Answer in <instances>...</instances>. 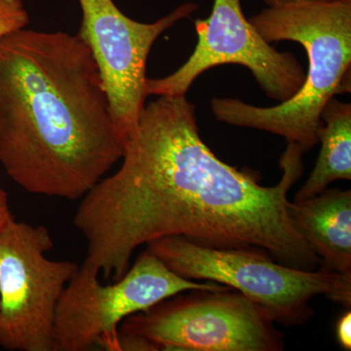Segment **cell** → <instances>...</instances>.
Masks as SVG:
<instances>
[{
    "instance_id": "cell-1",
    "label": "cell",
    "mask_w": 351,
    "mask_h": 351,
    "mask_svg": "<svg viewBox=\"0 0 351 351\" xmlns=\"http://www.w3.org/2000/svg\"><path fill=\"white\" fill-rule=\"evenodd\" d=\"M304 151L288 143L274 186L261 175L219 160L200 137L195 108L184 96L145 104L123 145L121 166L83 196L73 218L87 244L85 262L119 280L134 252L166 237L221 248L265 252L294 269L320 258L287 213L288 193L304 173Z\"/></svg>"
},
{
    "instance_id": "cell-4",
    "label": "cell",
    "mask_w": 351,
    "mask_h": 351,
    "mask_svg": "<svg viewBox=\"0 0 351 351\" xmlns=\"http://www.w3.org/2000/svg\"><path fill=\"white\" fill-rule=\"evenodd\" d=\"M145 246L180 276L234 289L283 326L308 322L314 315L309 302L316 295L351 306V276L339 272L294 269L263 251L209 246L182 237H162Z\"/></svg>"
},
{
    "instance_id": "cell-13",
    "label": "cell",
    "mask_w": 351,
    "mask_h": 351,
    "mask_svg": "<svg viewBox=\"0 0 351 351\" xmlns=\"http://www.w3.org/2000/svg\"><path fill=\"white\" fill-rule=\"evenodd\" d=\"M336 336L339 345L343 350H351V313L346 311L339 317L336 327Z\"/></svg>"
},
{
    "instance_id": "cell-11",
    "label": "cell",
    "mask_w": 351,
    "mask_h": 351,
    "mask_svg": "<svg viewBox=\"0 0 351 351\" xmlns=\"http://www.w3.org/2000/svg\"><path fill=\"white\" fill-rule=\"evenodd\" d=\"M321 149L314 169L294 201L319 195L332 182L351 179V105L332 97L321 113Z\"/></svg>"
},
{
    "instance_id": "cell-6",
    "label": "cell",
    "mask_w": 351,
    "mask_h": 351,
    "mask_svg": "<svg viewBox=\"0 0 351 351\" xmlns=\"http://www.w3.org/2000/svg\"><path fill=\"white\" fill-rule=\"evenodd\" d=\"M265 307L230 287L191 290L127 317L119 334L157 350L281 351L284 336Z\"/></svg>"
},
{
    "instance_id": "cell-15",
    "label": "cell",
    "mask_w": 351,
    "mask_h": 351,
    "mask_svg": "<svg viewBox=\"0 0 351 351\" xmlns=\"http://www.w3.org/2000/svg\"><path fill=\"white\" fill-rule=\"evenodd\" d=\"M269 6L281 5V4L291 3V2L306 1V0H263Z\"/></svg>"
},
{
    "instance_id": "cell-2",
    "label": "cell",
    "mask_w": 351,
    "mask_h": 351,
    "mask_svg": "<svg viewBox=\"0 0 351 351\" xmlns=\"http://www.w3.org/2000/svg\"><path fill=\"white\" fill-rule=\"evenodd\" d=\"M123 154L91 51L77 34L0 38V163L32 195L82 199Z\"/></svg>"
},
{
    "instance_id": "cell-12",
    "label": "cell",
    "mask_w": 351,
    "mask_h": 351,
    "mask_svg": "<svg viewBox=\"0 0 351 351\" xmlns=\"http://www.w3.org/2000/svg\"><path fill=\"white\" fill-rule=\"evenodd\" d=\"M29 24V15L22 0H0V38Z\"/></svg>"
},
{
    "instance_id": "cell-5",
    "label": "cell",
    "mask_w": 351,
    "mask_h": 351,
    "mask_svg": "<svg viewBox=\"0 0 351 351\" xmlns=\"http://www.w3.org/2000/svg\"><path fill=\"white\" fill-rule=\"evenodd\" d=\"M99 274L84 261L64 289L55 319L54 351H120L119 326L129 316L186 291L228 287L184 278L147 250L114 283L103 285Z\"/></svg>"
},
{
    "instance_id": "cell-9",
    "label": "cell",
    "mask_w": 351,
    "mask_h": 351,
    "mask_svg": "<svg viewBox=\"0 0 351 351\" xmlns=\"http://www.w3.org/2000/svg\"><path fill=\"white\" fill-rule=\"evenodd\" d=\"M82 21L77 36L91 51L108 95L115 128L122 142L137 124L147 98V62L164 32L189 18L199 6L182 4L151 24L127 17L113 0H78Z\"/></svg>"
},
{
    "instance_id": "cell-14",
    "label": "cell",
    "mask_w": 351,
    "mask_h": 351,
    "mask_svg": "<svg viewBox=\"0 0 351 351\" xmlns=\"http://www.w3.org/2000/svg\"><path fill=\"white\" fill-rule=\"evenodd\" d=\"M14 219L11 213L10 206H9L8 196L6 191L2 188L1 182H0V230L4 228Z\"/></svg>"
},
{
    "instance_id": "cell-7",
    "label": "cell",
    "mask_w": 351,
    "mask_h": 351,
    "mask_svg": "<svg viewBox=\"0 0 351 351\" xmlns=\"http://www.w3.org/2000/svg\"><path fill=\"white\" fill-rule=\"evenodd\" d=\"M44 226L11 219L0 230V346L10 351H54L55 319L77 263L53 261Z\"/></svg>"
},
{
    "instance_id": "cell-3",
    "label": "cell",
    "mask_w": 351,
    "mask_h": 351,
    "mask_svg": "<svg viewBox=\"0 0 351 351\" xmlns=\"http://www.w3.org/2000/svg\"><path fill=\"white\" fill-rule=\"evenodd\" d=\"M250 23L267 43L295 41L308 58L306 80L276 107L214 98L213 114L233 126L267 131L295 143L304 154L319 143L321 113L335 95L350 92L351 0H306L269 6Z\"/></svg>"
},
{
    "instance_id": "cell-8",
    "label": "cell",
    "mask_w": 351,
    "mask_h": 351,
    "mask_svg": "<svg viewBox=\"0 0 351 351\" xmlns=\"http://www.w3.org/2000/svg\"><path fill=\"white\" fill-rule=\"evenodd\" d=\"M198 41L193 54L171 75L147 78V96H184L198 76L221 64L250 69L261 89L283 103L301 89L306 73L294 54L278 52L246 19L240 0H214L211 15L195 22Z\"/></svg>"
},
{
    "instance_id": "cell-10",
    "label": "cell",
    "mask_w": 351,
    "mask_h": 351,
    "mask_svg": "<svg viewBox=\"0 0 351 351\" xmlns=\"http://www.w3.org/2000/svg\"><path fill=\"white\" fill-rule=\"evenodd\" d=\"M287 213L309 248L320 258L319 269L351 276V191L325 189L301 201H289Z\"/></svg>"
}]
</instances>
